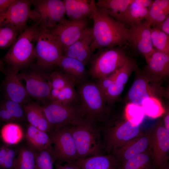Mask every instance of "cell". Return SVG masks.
Masks as SVG:
<instances>
[{"label":"cell","mask_w":169,"mask_h":169,"mask_svg":"<svg viewBox=\"0 0 169 169\" xmlns=\"http://www.w3.org/2000/svg\"><path fill=\"white\" fill-rule=\"evenodd\" d=\"M91 18L93 21V39L90 49L93 54L96 49L128 44V29L124 24L100 12L96 8Z\"/></svg>","instance_id":"1"},{"label":"cell","mask_w":169,"mask_h":169,"mask_svg":"<svg viewBox=\"0 0 169 169\" xmlns=\"http://www.w3.org/2000/svg\"><path fill=\"white\" fill-rule=\"evenodd\" d=\"M79 84L77 108L82 118L96 123L105 120L109 110L104 95L96 83L85 81Z\"/></svg>","instance_id":"2"},{"label":"cell","mask_w":169,"mask_h":169,"mask_svg":"<svg viewBox=\"0 0 169 169\" xmlns=\"http://www.w3.org/2000/svg\"><path fill=\"white\" fill-rule=\"evenodd\" d=\"M68 126L75 144L79 160L103 154L101 129L96 123L84 120Z\"/></svg>","instance_id":"3"},{"label":"cell","mask_w":169,"mask_h":169,"mask_svg":"<svg viewBox=\"0 0 169 169\" xmlns=\"http://www.w3.org/2000/svg\"><path fill=\"white\" fill-rule=\"evenodd\" d=\"M38 26V22L28 26L5 54L4 61L14 69L18 71L36 58L35 43Z\"/></svg>","instance_id":"4"},{"label":"cell","mask_w":169,"mask_h":169,"mask_svg":"<svg viewBox=\"0 0 169 169\" xmlns=\"http://www.w3.org/2000/svg\"><path fill=\"white\" fill-rule=\"evenodd\" d=\"M90 60L89 74L98 79L115 72L129 58L121 47L98 49Z\"/></svg>","instance_id":"5"},{"label":"cell","mask_w":169,"mask_h":169,"mask_svg":"<svg viewBox=\"0 0 169 169\" xmlns=\"http://www.w3.org/2000/svg\"><path fill=\"white\" fill-rule=\"evenodd\" d=\"M37 65L47 69L57 65L63 55L62 48L49 30L38 26L35 43Z\"/></svg>","instance_id":"6"},{"label":"cell","mask_w":169,"mask_h":169,"mask_svg":"<svg viewBox=\"0 0 169 169\" xmlns=\"http://www.w3.org/2000/svg\"><path fill=\"white\" fill-rule=\"evenodd\" d=\"M142 132L141 125H134L125 120L109 125L103 130L104 150L112 154Z\"/></svg>","instance_id":"7"},{"label":"cell","mask_w":169,"mask_h":169,"mask_svg":"<svg viewBox=\"0 0 169 169\" xmlns=\"http://www.w3.org/2000/svg\"><path fill=\"white\" fill-rule=\"evenodd\" d=\"M55 161L74 163L79 160L75 144L68 126L49 132Z\"/></svg>","instance_id":"8"},{"label":"cell","mask_w":169,"mask_h":169,"mask_svg":"<svg viewBox=\"0 0 169 169\" xmlns=\"http://www.w3.org/2000/svg\"><path fill=\"white\" fill-rule=\"evenodd\" d=\"M43 107L51 130L76 125L84 120L76 103L66 105L55 101L50 102Z\"/></svg>","instance_id":"9"},{"label":"cell","mask_w":169,"mask_h":169,"mask_svg":"<svg viewBox=\"0 0 169 169\" xmlns=\"http://www.w3.org/2000/svg\"><path fill=\"white\" fill-rule=\"evenodd\" d=\"M39 26L49 30L64 19L65 15L63 0H31Z\"/></svg>","instance_id":"10"},{"label":"cell","mask_w":169,"mask_h":169,"mask_svg":"<svg viewBox=\"0 0 169 169\" xmlns=\"http://www.w3.org/2000/svg\"><path fill=\"white\" fill-rule=\"evenodd\" d=\"M31 5V0H14L6 12L0 17V25L10 27L21 33L28 26L29 20L37 21Z\"/></svg>","instance_id":"11"},{"label":"cell","mask_w":169,"mask_h":169,"mask_svg":"<svg viewBox=\"0 0 169 169\" xmlns=\"http://www.w3.org/2000/svg\"><path fill=\"white\" fill-rule=\"evenodd\" d=\"M88 25L87 19L73 21L65 18L49 31L58 40L63 52L81 36L89 27Z\"/></svg>","instance_id":"12"},{"label":"cell","mask_w":169,"mask_h":169,"mask_svg":"<svg viewBox=\"0 0 169 169\" xmlns=\"http://www.w3.org/2000/svg\"><path fill=\"white\" fill-rule=\"evenodd\" d=\"M152 128L150 149L153 168L158 169L168 162L169 132L161 122Z\"/></svg>","instance_id":"13"},{"label":"cell","mask_w":169,"mask_h":169,"mask_svg":"<svg viewBox=\"0 0 169 169\" xmlns=\"http://www.w3.org/2000/svg\"><path fill=\"white\" fill-rule=\"evenodd\" d=\"M151 25L150 22L145 20L131 26L128 29V44L134 50L144 57L154 49L151 38Z\"/></svg>","instance_id":"14"},{"label":"cell","mask_w":169,"mask_h":169,"mask_svg":"<svg viewBox=\"0 0 169 169\" xmlns=\"http://www.w3.org/2000/svg\"><path fill=\"white\" fill-rule=\"evenodd\" d=\"M18 71L9 66L4 73L3 86L6 99L23 106L28 103L30 96L21 82Z\"/></svg>","instance_id":"15"},{"label":"cell","mask_w":169,"mask_h":169,"mask_svg":"<svg viewBox=\"0 0 169 169\" xmlns=\"http://www.w3.org/2000/svg\"><path fill=\"white\" fill-rule=\"evenodd\" d=\"M20 79L26 83L25 88L29 96L38 100L48 99L52 88L50 80L38 72L18 74Z\"/></svg>","instance_id":"16"},{"label":"cell","mask_w":169,"mask_h":169,"mask_svg":"<svg viewBox=\"0 0 169 169\" xmlns=\"http://www.w3.org/2000/svg\"><path fill=\"white\" fill-rule=\"evenodd\" d=\"M152 128L132 139L113 153L121 164L134 156L150 149Z\"/></svg>","instance_id":"17"},{"label":"cell","mask_w":169,"mask_h":169,"mask_svg":"<svg viewBox=\"0 0 169 169\" xmlns=\"http://www.w3.org/2000/svg\"><path fill=\"white\" fill-rule=\"evenodd\" d=\"M92 27H88L81 36L63 52V55L76 59L85 65L93 55L90 46L93 41Z\"/></svg>","instance_id":"18"},{"label":"cell","mask_w":169,"mask_h":169,"mask_svg":"<svg viewBox=\"0 0 169 169\" xmlns=\"http://www.w3.org/2000/svg\"><path fill=\"white\" fill-rule=\"evenodd\" d=\"M137 65L134 60L129 58L123 65L116 71L114 82L104 94L106 102L111 103L121 94Z\"/></svg>","instance_id":"19"},{"label":"cell","mask_w":169,"mask_h":169,"mask_svg":"<svg viewBox=\"0 0 169 169\" xmlns=\"http://www.w3.org/2000/svg\"><path fill=\"white\" fill-rule=\"evenodd\" d=\"M65 15L73 21L91 18L96 8L94 0H63Z\"/></svg>","instance_id":"20"},{"label":"cell","mask_w":169,"mask_h":169,"mask_svg":"<svg viewBox=\"0 0 169 169\" xmlns=\"http://www.w3.org/2000/svg\"><path fill=\"white\" fill-rule=\"evenodd\" d=\"M136 69L139 76L134 82L128 94L130 102L141 106L143 101L150 97H156V89L149 83L148 79L143 77L137 65Z\"/></svg>","instance_id":"21"},{"label":"cell","mask_w":169,"mask_h":169,"mask_svg":"<svg viewBox=\"0 0 169 169\" xmlns=\"http://www.w3.org/2000/svg\"><path fill=\"white\" fill-rule=\"evenodd\" d=\"M132 1V0H98L95 2V4L99 11L125 25V14Z\"/></svg>","instance_id":"22"},{"label":"cell","mask_w":169,"mask_h":169,"mask_svg":"<svg viewBox=\"0 0 169 169\" xmlns=\"http://www.w3.org/2000/svg\"><path fill=\"white\" fill-rule=\"evenodd\" d=\"M73 163L80 169H118L121 164L111 154L98 155Z\"/></svg>","instance_id":"23"},{"label":"cell","mask_w":169,"mask_h":169,"mask_svg":"<svg viewBox=\"0 0 169 169\" xmlns=\"http://www.w3.org/2000/svg\"><path fill=\"white\" fill-rule=\"evenodd\" d=\"M57 65L62 69L64 74L72 79L76 84L86 81L87 71L86 65L82 62L63 55Z\"/></svg>","instance_id":"24"},{"label":"cell","mask_w":169,"mask_h":169,"mask_svg":"<svg viewBox=\"0 0 169 169\" xmlns=\"http://www.w3.org/2000/svg\"><path fill=\"white\" fill-rule=\"evenodd\" d=\"M148 73L155 76L161 77L168 75L169 73V54L154 49L144 56Z\"/></svg>","instance_id":"25"},{"label":"cell","mask_w":169,"mask_h":169,"mask_svg":"<svg viewBox=\"0 0 169 169\" xmlns=\"http://www.w3.org/2000/svg\"><path fill=\"white\" fill-rule=\"evenodd\" d=\"M23 107L30 125L47 133L51 131L43 107L36 103L28 102L23 105Z\"/></svg>","instance_id":"26"},{"label":"cell","mask_w":169,"mask_h":169,"mask_svg":"<svg viewBox=\"0 0 169 169\" xmlns=\"http://www.w3.org/2000/svg\"><path fill=\"white\" fill-rule=\"evenodd\" d=\"M24 115L23 106L20 104L7 99L0 102V122L21 121Z\"/></svg>","instance_id":"27"},{"label":"cell","mask_w":169,"mask_h":169,"mask_svg":"<svg viewBox=\"0 0 169 169\" xmlns=\"http://www.w3.org/2000/svg\"><path fill=\"white\" fill-rule=\"evenodd\" d=\"M26 138L29 143L37 151L45 149L51 146L48 133L30 125L27 127Z\"/></svg>","instance_id":"28"},{"label":"cell","mask_w":169,"mask_h":169,"mask_svg":"<svg viewBox=\"0 0 169 169\" xmlns=\"http://www.w3.org/2000/svg\"><path fill=\"white\" fill-rule=\"evenodd\" d=\"M169 14V0H155L148 8V15L145 20L153 25L163 21Z\"/></svg>","instance_id":"29"},{"label":"cell","mask_w":169,"mask_h":169,"mask_svg":"<svg viewBox=\"0 0 169 169\" xmlns=\"http://www.w3.org/2000/svg\"><path fill=\"white\" fill-rule=\"evenodd\" d=\"M150 149L121 163L118 169H153Z\"/></svg>","instance_id":"30"},{"label":"cell","mask_w":169,"mask_h":169,"mask_svg":"<svg viewBox=\"0 0 169 169\" xmlns=\"http://www.w3.org/2000/svg\"><path fill=\"white\" fill-rule=\"evenodd\" d=\"M1 136L3 141L9 145H16L22 140L23 131L19 125L13 122L7 123L2 127Z\"/></svg>","instance_id":"31"},{"label":"cell","mask_w":169,"mask_h":169,"mask_svg":"<svg viewBox=\"0 0 169 169\" xmlns=\"http://www.w3.org/2000/svg\"><path fill=\"white\" fill-rule=\"evenodd\" d=\"M14 169H36L35 153L25 147L18 151Z\"/></svg>","instance_id":"32"},{"label":"cell","mask_w":169,"mask_h":169,"mask_svg":"<svg viewBox=\"0 0 169 169\" xmlns=\"http://www.w3.org/2000/svg\"><path fill=\"white\" fill-rule=\"evenodd\" d=\"M141 106L145 115L153 119L161 117L166 111L161 102L156 97H150L145 99Z\"/></svg>","instance_id":"33"},{"label":"cell","mask_w":169,"mask_h":169,"mask_svg":"<svg viewBox=\"0 0 169 169\" xmlns=\"http://www.w3.org/2000/svg\"><path fill=\"white\" fill-rule=\"evenodd\" d=\"M132 2L129 6L125 16V24L131 26L139 23L146 19L148 13V8L138 7Z\"/></svg>","instance_id":"34"},{"label":"cell","mask_w":169,"mask_h":169,"mask_svg":"<svg viewBox=\"0 0 169 169\" xmlns=\"http://www.w3.org/2000/svg\"><path fill=\"white\" fill-rule=\"evenodd\" d=\"M151 32L153 48L158 51L169 54V35L154 27L151 28Z\"/></svg>","instance_id":"35"},{"label":"cell","mask_w":169,"mask_h":169,"mask_svg":"<svg viewBox=\"0 0 169 169\" xmlns=\"http://www.w3.org/2000/svg\"><path fill=\"white\" fill-rule=\"evenodd\" d=\"M35 153L36 169H54L55 161L51 146Z\"/></svg>","instance_id":"36"},{"label":"cell","mask_w":169,"mask_h":169,"mask_svg":"<svg viewBox=\"0 0 169 169\" xmlns=\"http://www.w3.org/2000/svg\"><path fill=\"white\" fill-rule=\"evenodd\" d=\"M145 115L141 106L131 102L127 103L124 109L125 120L132 124L141 125Z\"/></svg>","instance_id":"37"},{"label":"cell","mask_w":169,"mask_h":169,"mask_svg":"<svg viewBox=\"0 0 169 169\" xmlns=\"http://www.w3.org/2000/svg\"><path fill=\"white\" fill-rule=\"evenodd\" d=\"M20 33L13 28L0 25V49H5L10 47Z\"/></svg>","instance_id":"38"},{"label":"cell","mask_w":169,"mask_h":169,"mask_svg":"<svg viewBox=\"0 0 169 169\" xmlns=\"http://www.w3.org/2000/svg\"><path fill=\"white\" fill-rule=\"evenodd\" d=\"M75 84H70L60 90L56 101L66 105L76 103L79 98L74 88Z\"/></svg>","instance_id":"39"},{"label":"cell","mask_w":169,"mask_h":169,"mask_svg":"<svg viewBox=\"0 0 169 169\" xmlns=\"http://www.w3.org/2000/svg\"><path fill=\"white\" fill-rule=\"evenodd\" d=\"M52 88L60 90L66 86L72 83H76L64 73L56 71L52 72L49 76Z\"/></svg>","instance_id":"40"},{"label":"cell","mask_w":169,"mask_h":169,"mask_svg":"<svg viewBox=\"0 0 169 169\" xmlns=\"http://www.w3.org/2000/svg\"><path fill=\"white\" fill-rule=\"evenodd\" d=\"M18 151L8 146L3 169H14Z\"/></svg>","instance_id":"41"},{"label":"cell","mask_w":169,"mask_h":169,"mask_svg":"<svg viewBox=\"0 0 169 169\" xmlns=\"http://www.w3.org/2000/svg\"><path fill=\"white\" fill-rule=\"evenodd\" d=\"M115 71L108 76L98 79L96 83L103 94L114 82L116 75Z\"/></svg>","instance_id":"42"},{"label":"cell","mask_w":169,"mask_h":169,"mask_svg":"<svg viewBox=\"0 0 169 169\" xmlns=\"http://www.w3.org/2000/svg\"><path fill=\"white\" fill-rule=\"evenodd\" d=\"M153 26L169 35V15L163 21L156 24Z\"/></svg>","instance_id":"43"},{"label":"cell","mask_w":169,"mask_h":169,"mask_svg":"<svg viewBox=\"0 0 169 169\" xmlns=\"http://www.w3.org/2000/svg\"><path fill=\"white\" fill-rule=\"evenodd\" d=\"M14 0H0V17L4 14Z\"/></svg>","instance_id":"44"},{"label":"cell","mask_w":169,"mask_h":169,"mask_svg":"<svg viewBox=\"0 0 169 169\" xmlns=\"http://www.w3.org/2000/svg\"><path fill=\"white\" fill-rule=\"evenodd\" d=\"M8 147L6 145L0 146V169H3Z\"/></svg>","instance_id":"45"},{"label":"cell","mask_w":169,"mask_h":169,"mask_svg":"<svg viewBox=\"0 0 169 169\" xmlns=\"http://www.w3.org/2000/svg\"><path fill=\"white\" fill-rule=\"evenodd\" d=\"M153 1L151 0H133V3L138 7L148 8Z\"/></svg>","instance_id":"46"},{"label":"cell","mask_w":169,"mask_h":169,"mask_svg":"<svg viewBox=\"0 0 169 169\" xmlns=\"http://www.w3.org/2000/svg\"><path fill=\"white\" fill-rule=\"evenodd\" d=\"M56 169H80L73 163H66L64 165L56 162L55 164Z\"/></svg>","instance_id":"47"},{"label":"cell","mask_w":169,"mask_h":169,"mask_svg":"<svg viewBox=\"0 0 169 169\" xmlns=\"http://www.w3.org/2000/svg\"><path fill=\"white\" fill-rule=\"evenodd\" d=\"M60 90L51 88L48 99L50 102H53L56 100Z\"/></svg>","instance_id":"48"},{"label":"cell","mask_w":169,"mask_h":169,"mask_svg":"<svg viewBox=\"0 0 169 169\" xmlns=\"http://www.w3.org/2000/svg\"><path fill=\"white\" fill-rule=\"evenodd\" d=\"M164 115L163 124L165 128L169 132V112L168 110H166Z\"/></svg>","instance_id":"49"},{"label":"cell","mask_w":169,"mask_h":169,"mask_svg":"<svg viewBox=\"0 0 169 169\" xmlns=\"http://www.w3.org/2000/svg\"><path fill=\"white\" fill-rule=\"evenodd\" d=\"M158 169H169L168 162L159 167Z\"/></svg>","instance_id":"50"},{"label":"cell","mask_w":169,"mask_h":169,"mask_svg":"<svg viewBox=\"0 0 169 169\" xmlns=\"http://www.w3.org/2000/svg\"><path fill=\"white\" fill-rule=\"evenodd\" d=\"M3 62L1 59H0V71L3 69Z\"/></svg>","instance_id":"51"}]
</instances>
